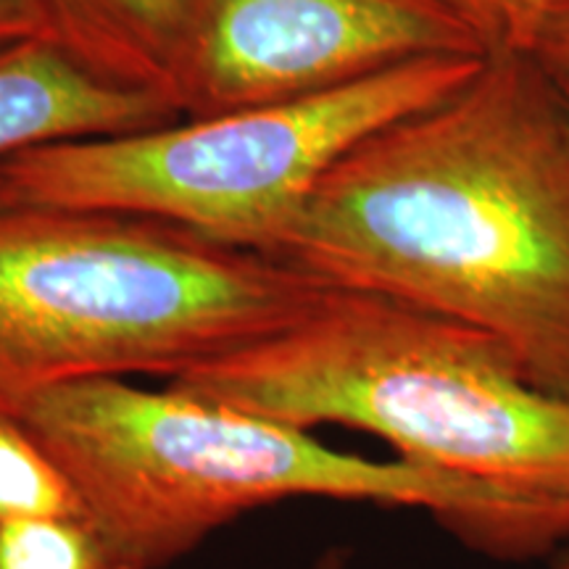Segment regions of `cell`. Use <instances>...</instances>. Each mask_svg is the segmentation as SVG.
<instances>
[{"label": "cell", "instance_id": "4fadbf2b", "mask_svg": "<svg viewBox=\"0 0 569 569\" xmlns=\"http://www.w3.org/2000/svg\"><path fill=\"white\" fill-rule=\"evenodd\" d=\"M557 0H496V9L501 13L503 46L528 51L532 34H536L540 19Z\"/></svg>", "mask_w": 569, "mask_h": 569}, {"label": "cell", "instance_id": "ba28073f", "mask_svg": "<svg viewBox=\"0 0 569 569\" xmlns=\"http://www.w3.org/2000/svg\"><path fill=\"white\" fill-rule=\"evenodd\" d=\"M40 3L51 40L71 61L117 88L148 90L167 98L182 0Z\"/></svg>", "mask_w": 569, "mask_h": 569}, {"label": "cell", "instance_id": "9c48e42d", "mask_svg": "<svg viewBox=\"0 0 569 569\" xmlns=\"http://www.w3.org/2000/svg\"><path fill=\"white\" fill-rule=\"evenodd\" d=\"M84 519L69 475L17 417H0V525L21 519Z\"/></svg>", "mask_w": 569, "mask_h": 569}, {"label": "cell", "instance_id": "9a60e30c", "mask_svg": "<svg viewBox=\"0 0 569 569\" xmlns=\"http://www.w3.org/2000/svg\"><path fill=\"white\" fill-rule=\"evenodd\" d=\"M546 67H549V63H546ZM549 69H551V74L557 77L561 96H565V101L569 106V67H549Z\"/></svg>", "mask_w": 569, "mask_h": 569}, {"label": "cell", "instance_id": "3957f363", "mask_svg": "<svg viewBox=\"0 0 569 569\" xmlns=\"http://www.w3.org/2000/svg\"><path fill=\"white\" fill-rule=\"evenodd\" d=\"M169 388L303 430L372 432L411 465L515 498L569 543V401L457 319L332 282L298 322Z\"/></svg>", "mask_w": 569, "mask_h": 569}, {"label": "cell", "instance_id": "8fae6325", "mask_svg": "<svg viewBox=\"0 0 569 569\" xmlns=\"http://www.w3.org/2000/svg\"><path fill=\"white\" fill-rule=\"evenodd\" d=\"M40 38L51 40L40 0H0V51Z\"/></svg>", "mask_w": 569, "mask_h": 569}, {"label": "cell", "instance_id": "8992f818", "mask_svg": "<svg viewBox=\"0 0 569 569\" xmlns=\"http://www.w3.org/2000/svg\"><path fill=\"white\" fill-rule=\"evenodd\" d=\"M490 48L453 0H182L167 98L182 119L217 117Z\"/></svg>", "mask_w": 569, "mask_h": 569}, {"label": "cell", "instance_id": "7a4b0ae2", "mask_svg": "<svg viewBox=\"0 0 569 569\" xmlns=\"http://www.w3.org/2000/svg\"><path fill=\"white\" fill-rule=\"evenodd\" d=\"M17 419L74 482L109 569H163L248 511L303 496L427 509L467 549L501 561L543 559L567 543L536 511L475 480L336 451L303 427L124 377L51 388Z\"/></svg>", "mask_w": 569, "mask_h": 569}, {"label": "cell", "instance_id": "7c38bea8", "mask_svg": "<svg viewBox=\"0 0 569 569\" xmlns=\"http://www.w3.org/2000/svg\"><path fill=\"white\" fill-rule=\"evenodd\" d=\"M528 51L549 67H569V0H557L546 11Z\"/></svg>", "mask_w": 569, "mask_h": 569}, {"label": "cell", "instance_id": "5bb4252c", "mask_svg": "<svg viewBox=\"0 0 569 569\" xmlns=\"http://www.w3.org/2000/svg\"><path fill=\"white\" fill-rule=\"evenodd\" d=\"M461 11L467 13L475 24L486 32L490 46H501L503 42V24L501 13L496 9V0H453Z\"/></svg>", "mask_w": 569, "mask_h": 569}, {"label": "cell", "instance_id": "2e32d148", "mask_svg": "<svg viewBox=\"0 0 569 569\" xmlns=\"http://www.w3.org/2000/svg\"><path fill=\"white\" fill-rule=\"evenodd\" d=\"M317 569H346V553L343 551H330Z\"/></svg>", "mask_w": 569, "mask_h": 569}, {"label": "cell", "instance_id": "6da1fadb", "mask_svg": "<svg viewBox=\"0 0 569 569\" xmlns=\"http://www.w3.org/2000/svg\"><path fill=\"white\" fill-rule=\"evenodd\" d=\"M272 256L488 332L569 401V106L557 77L530 51L490 48L465 88L332 163Z\"/></svg>", "mask_w": 569, "mask_h": 569}, {"label": "cell", "instance_id": "5b68a950", "mask_svg": "<svg viewBox=\"0 0 569 569\" xmlns=\"http://www.w3.org/2000/svg\"><path fill=\"white\" fill-rule=\"evenodd\" d=\"M486 56H425L296 101L42 142L0 159V206L134 213L272 256L332 163L446 101Z\"/></svg>", "mask_w": 569, "mask_h": 569}, {"label": "cell", "instance_id": "277c9868", "mask_svg": "<svg viewBox=\"0 0 569 569\" xmlns=\"http://www.w3.org/2000/svg\"><path fill=\"white\" fill-rule=\"evenodd\" d=\"M330 284L161 219L0 206V417L67 382L174 380L298 322Z\"/></svg>", "mask_w": 569, "mask_h": 569}, {"label": "cell", "instance_id": "e0dca14e", "mask_svg": "<svg viewBox=\"0 0 569 569\" xmlns=\"http://www.w3.org/2000/svg\"><path fill=\"white\" fill-rule=\"evenodd\" d=\"M553 569H569V551L561 553L559 561H557V567H553Z\"/></svg>", "mask_w": 569, "mask_h": 569}, {"label": "cell", "instance_id": "52a82bcc", "mask_svg": "<svg viewBox=\"0 0 569 569\" xmlns=\"http://www.w3.org/2000/svg\"><path fill=\"white\" fill-rule=\"evenodd\" d=\"M177 119L159 92L98 80L53 40L0 51V159L42 142L111 138Z\"/></svg>", "mask_w": 569, "mask_h": 569}, {"label": "cell", "instance_id": "30bf717a", "mask_svg": "<svg viewBox=\"0 0 569 569\" xmlns=\"http://www.w3.org/2000/svg\"><path fill=\"white\" fill-rule=\"evenodd\" d=\"M0 569H109L88 519H21L0 525Z\"/></svg>", "mask_w": 569, "mask_h": 569}]
</instances>
